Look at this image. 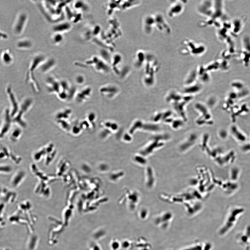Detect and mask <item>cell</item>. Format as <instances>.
<instances>
[{"label":"cell","mask_w":250,"mask_h":250,"mask_svg":"<svg viewBox=\"0 0 250 250\" xmlns=\"http://www.w3.org/2000/svg\"><path fill=\"white\" fill-rule=\"evenodd\" d=\"M245 22L244 17L237 18L231 24L232 32L235 35H238L242 31Z\"/></svg>","instance_id":"6da1fadb"},{"label":"cell","mask_w":250,"mask_h":250,"mask_svg":"<svg viewBox=\"0 0 250 250\" xmlns=\"http://www.w3.org/2000/svg\"><path fill=\"white\" fill-rule=\"evenodd\" d=\"M238 239L240 244L248 249V246L250 243V226H247L243 233L240 235Z\"/></svg>","instance_id":"7a4b0ae2"},{"label":"cell","mask_w":250,"mask_h":250,"mask_svg":"<svg viewBox=\"0 0 250 250\" xmlns=\"http://www.w3.org/2000/svg\"><path fill=\"white\" fill-rule=\"evenodd\" d=\"M45 57L42 55H38L36 56L32 63V69H34L37 67V66L45 61Z\"/></svg>","instance_id":"3957f363"},{"label":"cell","mask_w":250,"mask_h":250,"mask_svg":"<svg viewBox=\"0 0 250 250\" xmlns=\"http://www.w3.org/2000/svg\"><path fill=\"white\" fill-rule=\"evenodd\" d=\"M70 28V25L68 23H63L58 25L55 27L54 30L55 32H63L65 31L69 30Z\"/></svg>","instance_id":"277c9868"},{"label":"cell","mask_w":250,"mask_h":250,"mask_svg":"<svg viewBox=\"0 0 250 250\" xmlns=\"http://www.w3.org/2000/svg\"><path fill=\"white\" fill-rule=\"evenodd\" d=\"M55 63V61L53 59H50L47 62L45 63V64L43 66V69L44 71H46L47 69H50L53 67Z\"/></svg>","instance_id":"5b68a950"},{"label":"cell","mask_w":250,"mask_h":250,"mask_svg":"<svg viewBox=\"0 0 250 250\" xmlns=\"http://www.w3.org/2000/svg\"><path fill=\"white\" fill-rule=\"evenodd\" d=\"M54 37V42L56 43L60 42L63 39V36L60 33H57Z\"/></svg>","instance_id":"8992f818"},{"label":"cell","mask_w":250,"mask_h":250,"mask_svg":"<svg viewBox=\"0 0 250 250\" xmlns=\"http://www.w3.org/2000/svg\"><path fill=\"white\" fill-rule=\"evenodd\" d=\"M234 85L238 89H241L242 87L243 84L240 82L237 81L234 84Z\"/></svg>","instance_id":"52a82bcc"}]
</instances>
